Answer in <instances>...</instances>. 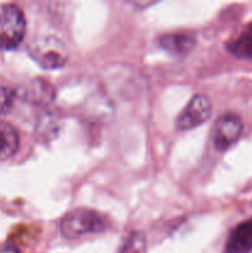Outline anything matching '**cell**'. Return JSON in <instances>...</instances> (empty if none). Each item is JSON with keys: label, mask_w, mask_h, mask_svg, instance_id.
<instances>
[{"label": "cell", "mask_w": 252, "mask_h": 253, "mask_svg": "<svg viewBox=\"0 0 252 253\" xmlns=\"http://www.w3.org/2000/svg\"><path fill=\"white\" fill-rule=\"evenodd\" d=\"M211 116V101L207 95L197 94L184 106L175 120V127L179 131H188L203 125Z\"/></svg>", "instance_id": "cell-4"}, {"label": "cell", "mask_w": 252, "mask_h": 253, "mask_svg": "<svg viewBox=\"0 0 252 253\" xmlns=\"http://www.w3.org/2000/svg\"><path fill=\"white\" fill-rule=\"evenodd\" d=\"M244 130V124L240 116L225 114L216 120L212 132V143L217 151H226L239 141Z\"/></svg>", "instance_id": "cell-5"}, {"label": "cell", "mask_w": 252, "mask_h": 253, "mask_svg": "<svg viewBox=\"0 0 252 253\" xmlns=\"http://www.w3.org/2000/svg\"><path fill=\"white\" fill-rule=\"evenodd\" d=\"M26 34V20L15 4L0 5V51H10L21 43Z\"/></svg>", "instance_id": "cell-2"}, {"label": "cell", "mask_w": 252, "mask_h": 253, "mask_svg": "<svg viewBox=\"0 0 252 253\" xmlns=\"http://www.w3.org/2000/svg\"><path fill=\"white\" fill-rule=\"evenodd\" d=\"M108 229V220L98 211L86 208H77L62 217L61 234L66 239H77L83 235L99 234Z\"/></svg>", "instance_id": "cell-1"}, {"label": "cell", "mask_w": 252, "mask_h": 253, "mask_svg": "<svg viewBox=\"0 0 252 253\" xmlns=\"http://www.w3.org/2000/svg\"><path fill=\"white\" fill-rule=\"evenodd\" d=\"M118 253H146V237L140 231H130L121 242Z\"/></svg>", "instance_id": "cell-10"}, {"label": "cell", "mask_w": 252, "mask_h": 253, "mask_svg": "<svg viewBox=\"0 0 252 253\" xmlns=\"http://www.w3.org/2000/svg\"><path fill=\"white\" fill-rule=\"evenodd\" d=\"M158 43L168 53L177 57L187 56L195 46L194 37L188 34L173 32V34L163 35L158 39Z\"/></svg>", "instance_id": "cell-7"}, {"label": "cell", "mask_w": 252, "mask_h": 253, "mask_svg": "<svg viewBox=\"0 0 252 253\" xmlns=\"http://www.w3.org/2000/svg\"><path fill=\"white\" fill-rule=\"evenodd\" d=\"M31 58L43 69H59L68 62V51L63 42L54 36L35 39L29 46Z\"/></svg>", "instance_id": "cell-3"}, {"label": "cell", "mask_w": 252, "mask_h": 253, "mask_svg": "<svg viewBox=\"0 0 252 253\" xmlns=\"http://www.w3.org/2000/svg\"><path fill=\"white\" fill-rule=\"evenodd\" d=\"M27 93H29L30 98L36 103H48L54 96L53 88L48 83L42 81L34 82Z\"/></svg>", "instance_id": "cell-11"}, {"label": "cell", "mask_w": 252, "mask_h": 253, "mask_svg": "<svg viewBox=\"0 0 252 253\" xmlns=\"http://www.w3.org/2000/svg\"><path fill=\"white\" fill-rule=\"evenodd\" d=\"M20 147V136L16 128L6 121H0V162L10 160Z\"/></svg>", "instance_id": "cell-8"}, {"label": "cell", "mask_w": 252, "mask_h": 253, "mask_svg": "<svg viewBox=\"0 0 252 253\" xmlns=\"http://www.w3.org/2000/svg\"><path fill=\"white\" fill-rule=\"evenodd\" d=\"M252 251V217L237 225L229 235L225 253H249Z\"/></svg>", "instance_id": "cell-6"}, {"label": "cell", "mask_w": 252, "mask_h": 253, "mask_svg": "<svg viewBox=\"0 0 252 253\" xmlns=\"http://www.w3.org/2000/svg\"><path fill=\"white\" fill-rule=\"evenodd\" d=\"M227 48L239 58L252 61V24L246 30H244L239 37L232 40L227 44Z\"/></svg>", "instance_id": "cell-9"}, {"label": "cell", "mask_w": 252, "mask_h": 253, "mask_svg": "<svg viewBox=\"0 0 252 253\" xmlns=\"http://www.w3.org/2000/svg\"><path fill=\"white\" fill-rule=\"evenodd\" d=\"M15 98H16V91L10 88H0V116L6 114L12 108Z\"/></svg>", "instance_id": "cell-12"}]
</instances>
